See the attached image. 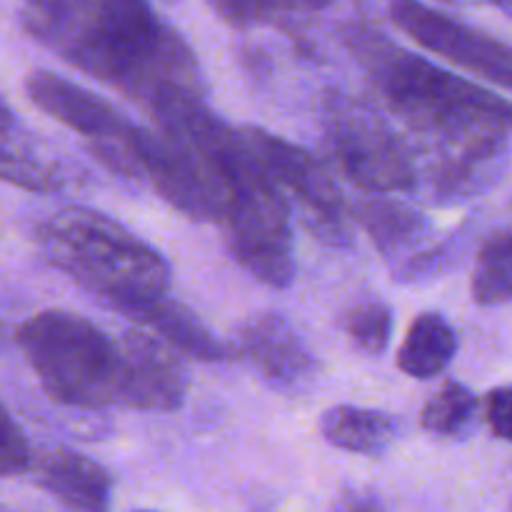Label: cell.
I'll use <instances>...</instances> for the list:
<instances>
[{"label": "cell", "mask_w": 512, "mask_h": 512, "mask_svg": "<svg viewBox=\"0 0 512 512\" xmlns=\"http://www.w3.org/2000/svg\"><path fill=\"white\" fill-rule=\"evenodd\" d=\"M388 15L395 28L430 53L510 90L512 58L503 40L485 35L420 0H390Z\"/></svg>", "instance_id": "obj_9"}, {"label": "cell", "mask_w": 512, "mask_h": 512, "mask_svg": "<svg viewBox=\"0 0 512 512\" xmlns=\"http://www.w3.org/2000/svg\"><path fill=\"white\" fill-rule=\"evenodd\" d=\"M343 330L350 343L360 353L378 358L388 350L390 335H393V310L380 300H365L348 310L343 318Z\"/></svg>", "instance_id": "obj_21"}, {"label": "cell", "mask_w": 512, "mask_h": 512, "mask_svg": "<svg viewBox=\"0 0 512 512\" xmlns=\"http://www.w3.org/2000/svg\"><path fill=\"white\" fill-rule=\"evenodd\" d=\"M238 353L273 388L300 390L318 375V358L278 313H258L238 328Z\"/></svg>", "instance_id": "obj_11"}, {"label": "cell", "mask_w": 512, "mask_h": 512, "mask_svg": "<svg viewBox=\"0 0 512 512\" xmlns=\"http://www.w3.org/2000/svg\"><path fill=\"white\" fill-rule=\"evenodd\" d=\"M485 415H488V425L498 440H510L512 435V395L510 388H495L488 393V403H485Z\"/></svg>", "instance_id": "obj_23"}, {"label": "cell", "mask_w": 512, "mask_h": 512, "mask_svg": "<svg viewBox=\"0 0 512 512\" xmlns=\"http://www.w3.org/2000/svg\"><path fill=\"white\" fill-rule=\"evenodd\" d=\"M25 93L45 115L83 135L90 153L110 173L133 180L143 178L138 158L143 128L125 120L108 100L48 70L30 73L25 78Z\"/></svg>", "instance_id": "obj_7"}, {"label": "cell", "mask_w": 512, "mask_h": 512, "mask_svg": "<svg viewBox=\"0 0 512 512\" xmlns=\"http://www.w3.org/2000/svg\"><path fill=\"white\" fill-rule=\"evenodd\" d=\"M140 512H153V510H140Z\"/></svg>", "instance_id": "obj_27"}, {"label": "cell", "mask_w": 512, "mask_h": 512, "mask_svg": "<svg viewBox=\"0 0 512 512\" xmlns=\"http://www.w3.org/2000/svg\"><path fill=\"white\" fill-rule=\"evenodd\" d=\"M320 433L325 443L345 453L383 455L398 440L400 425L383 410L358 408V405H335L320 418Z\"/></svg>", "instance_id": "obj_15"}, {"label": "cell", "mask_w": 512, "mask_h": 512, "mask_svg": "<svg viewBox=\"0 0 512 512\" xmlns=\"http://www.w3.org/2000/svg\"><path fill=\"white\" fill-rule=\"evenodd\" d=\"M20 23L65 63L153 115L205 100L195 53L150 0H23Z\"/></svg>", "instance_id": "obj_2"}, {"label": "cell", "mask_w": 512, "mask_h": 512, "mask_svg": "<svg viewBox=\"0 0 512 512\" xmlns=\"http://www.w3.org/2000/svg\"><path fill=\"white\" fill-rule=\"evenodd\" d=\"M370 240L380 255L393 260V270L403 280H418L423 275H433L443 268L448 260L445 245H428L433 225L408 203L393 200L390 195H375V198L360 203L358 215Z\"/></svg>", "instance_id": "obj_10"}, {"label": "cell", "mask_w": 512, "mask_h": 512, "mask_svg": "<svg viewBox=\"0 0 512 512\" xmlns=\"http://www.w3.org/2000/svg\"><path fill=\"white\" fill-rule=\"evenodd\" d=\"M15 343L53 403L75 410L125 408V338H110L83 315L43 310L15 330Z\"/></svg>", "instance_id": "obj_5"}, {"label": "cell", "mask_w": 512, "mask_h": 512, "mask_svg": "<svg viewBox=\"0 0 512 512\" xmlns=\"http://www.w3.org/2000/svg\"><path fill=\"white\" fill-rule=\"evenodd\" d=\"M330 512H388V508H385L378 493H373L370 488H355L353 485V488L340 490Z\"/></svg>", "instance_id": "obj_24"}, {"label": "cell", "mask_w": 512, "mask_h": 512, "mask_svg": "<svg viewBox=\"0 0 512 512\" xmlns=\"http://www.w3.org/2000/svg\"><path fill=\"white\" fill-rule=\"evenodd\" d=\"M478 410L473 390L458 380H448L420 413V425L438 438H460L470 430Z\"/></svg>", "instance_id": "obj_20"}, {"label": "cell", "mask_w": 512, "mask_h": 512, "mask_svg": "<svg viewBox=\"0 0 512 512\" xmlns=\"http://www.w3.org/2000/svg\"><path fill=\"white\" fill-rule=\"evenodd\" d=\"M0 180L30 193H55L63 188V173L55 163L40 158L23 138L0 125Z\"/></svg>", "instance_id": "obj_17"}, {"label": "cell", "mask_w": 512, "mask_h": 512, "mask_svg": "<svg viewBox=\"0 0 512 512\" xmlns=\"http://www.w3.org/2000/svg\"><path fill=\"white\" fill-rule=\"evenodd\" d=\"M123 338L128 348L125 408L148 413L178 410L188 393V380L175 350L145 330H130Z\"/></svg>", "instance_id": "obj_12"}, {"label": "cell", "mask_w": 512, "mask_h": 512, "mask_svg": "<svg viewBox=\"0 0 512 512\" xmlns=\"http://www.w3.org/2000/svg\"><path fill=\"white\" fill-rule=\"evenodd\" d=\"M0 335H3V330H0Z\"/></svg>", "instance_id": "obj_28"}, {"label": "cell", "mask_w": 512, "mask_h": 512, "mask_svg": "<svg viewBox=\"0 0 512 512\" xmlns=\"http://www.w3.org/2000/svg\"><path fill=\"white\" fill-rule=\"evenodd\" d=\"M325 143L335 165L370 195L410 193L418 168L408 143L368 105L350 98H328L323 115Z\"/></svg>", "instance_id": "obj_6"}, {"label": "cell", "mask_w": 512, "mask_h": 512, "mask_svg": "<svg viewBox=\"0 0 512 512\" xmlns=\"http://www.w3.org/2000/svg\"><path fill=\"white\" fill-rule=\"evenodd\" d=\"M0 512H10V510H5V508H0Z\"/></svg>", "instance_id": "obj_26"}, {"label": "cell", "mask_w": 512, "mask_h": 512, "mask_svg": "<svg viewBox=\"0 0 512 512\" xmlns=\"http://www.w3.org/2000/svg\"><path fill=\"white\" fill-rule=\"evenodd\" d=\"M493 3L500 5V8H503V10L510 8V0H493Z\"/></svg>", "instance_id": "obj_25"}, {"label": "cell", "mask_w": 512, "mask_h": 512, "mask_svg": "<svg viewBox=\"0 0 512 512\" xmlns=\"http://www.w3.org/2000/svg\"><path fill=\"white\" fill-rule=\"evenodd\" d=\"M35 243L53 268L125 315L168 295L163 255L98 210H58L38 223Z\"/></svg>", "instance_id": "obj_4"}, {"label": "cell", "mask_w": 512, "mask_h": 512, "mask_svg": "<svg viewBox=\"0 0 512 512\" xmlns=\"http://www.w3.org/2000/svg\"><path fill=\"white\" fill-rule=\"evenodd\" d=\"M245 140L283 195H290L303 213L305 225L333 248L350 245V215L333 175L315 155L263 128L245 125Z\"/></svg>", "instance_id": "obj_8"}, {"label": "cell", "mask_w": 512, "mask_h": 512, "mask_svg": "<svg viewBox=\"0 0 512 512\" xmlns=\"http://www.w3.org/2000/svg\"><path fill=\"white\" fill-rule=\"evenodd\" d=\"M512 250H510V233L498 230L483 243L478 253L473 273V300L483 308H495L505 305L512 293V270H510Z\"/></svg>", "instance_id": "obj_18"}, {"label": "cell", "mask_w": 512, "mask_h": 512, "mask_svg": "<svg viewBox=\"0 0 512 512\" xmlns=\"http://www.w3.org/2000/svg\"><path fill=\"white\" fill-rule=\"evenodd\" d=\"M30 463H33V450H30L28 438L18 420L0 403V478L28 473Z\"/></svg>", "instance_id": "obj_22"}, {"label": "cell", "mask_w": 512, "mask_h": 512, "mask_svg": "<svg viewBox=\"0 0 512 512\" xmlns=\"http://www.w3.org/2000/svg\"><path fill=\"white\" fill-rule=\"evenodd\" d=\"M128 318L138 320L145 330L155 333V338L163 340L165 345L200 360V363H220L230 355L228 345L220 343L193 310L175 303L168 295L140 305L133 313H128Z\"/></svg>", "instance_id": "obj_14"}, {"label": "cell", "mask_w": 512, "mask_h": 512, "mask_svg": "<svg viewBox=\"0 0 512 512\" xmlns=\"http://www.w3.org/2000/svg\"><path fill=\"white\" fill-rule=\"evenodd\" d=\"M155 120L175 123L193 145L210 220L223 230L235 263L263 285L288 288L295 278L290 205L243 130L210 113L205 100L170 108Z\"/></svg>", "instance_id": "obj_3"}, {"label": "cell", "mask_w": 512, "mask_h": 512, "mask_svg": "<svg viewBox=\"0 0 512 512\" xmlns=\"http://www.w3.org/2000/svg\"><path fill=\"white\" fill-rule=\"evenodd\" d=\"M348 45L388 108L438 148L430 175L435 198L458 203L503 175L510 140L508 100L375 30H350Z\"/></svg>", "instance_id": "obj_1"}, {"label": "cell", "mask_w": 512, "mask_h": 512, "mask_svg": "<svg viewBox=\"0 0 512 512\" xmlns=\"http://www.w3.org/2000/svg\"><path fill=\"white\" fill-rule=\"evenodd\" d=\"M333 3L335 0H208L210 8L235 28L278 25L295 18H308Z\"/></svg>", "instance_id": "obj_19"}, {"label": "cell", "mask_w": 512, "mask_h": 512, "mask_svg": "<svg viewBox=\"0 0 512 512\" xmlns=\"http://www.w3.org/2000/svg\"><path fill=\"white\" fill-rule=\"evenodd\" d=\"M45 493L73 512H110L113 480L100 463L75 450H48L30 463Z\"/></svg>", "instance_id": "obj_13"}, {"label": "cell", "mask_w": 512, "mask_h": 512, "mask_svg": "<svg viewBox=\"0 0 512 512\" xmlns=\"http://www.w3.org/2000/svg\"><path fill=\"white\" fill-rule=\"evenodd\" d=\"M458 353V333L440 313H420L398 350V368L415 380H433Z\"/></svg>", "instance_id": "obj_16"}]
</instances>
